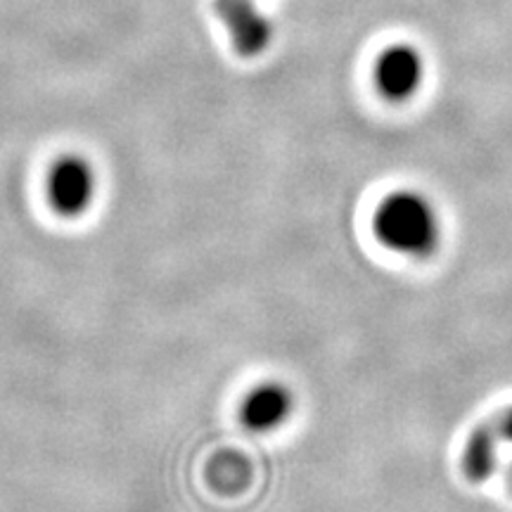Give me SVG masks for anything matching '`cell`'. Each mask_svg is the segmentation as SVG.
Instances as JSON below:
<instances>
[{
    "instance_id": "cell-1",
    "label": "cell",
    "mask_w": 512,
    "mask_h": 512,
    "mask_svg": "<svg viewBox=\"0 0 512 512\" xmlns=\"http://www.w3.org/2000/svg\"><path fill=\"white\" fill-rule=\"evenodd\" d=\"M373 233L389 252L427 259L444 240V219L430 195L401 188L384 195L373 211Z\"/></svg>"
},
{
    "instance_id": "cell-2",
    "label": "cell",
    "mask_w": 512,
    "mask_h": 512,
    "mask_svg": "<svg viewBox=\"0 0 512 512\" xmlns=\"http://www.w3.org/2000/svg\"><path fill=\"white\" fill-rule=\"evenodd\" d=\"M48 200L60 216L86 214L95 197V176L91 164L81 157L57 159L48 174Z\"/></svg>"
},
{
    "instance_id": "cell-3",
    "label": "cell",
    "mask_w": 512,
    "mask_h": 512,
    "mask_svg": "<svg viewBox=\"0 0 512 512\" xmlns=\"http://www.w3.org/2000/svg\"><path fill=\"white\" fill-rule=\"evenodd\" d=\"M297 408V396L287 382L266 380L254 384L240 403V420L252 432H275L287 425Z\"/></svg>"
},
{
    "instance_id": "cell-4",
    "label": "cell",
    "mask_w": 512,
    "mask_h": 512,
    "mask_svg": "<svg viewBox=\"0 0 512 512\" xmlns=\"http://www.w3.org/2000/svg\"><path fill=\"white\" fill-rule=\"evenodd\" d=\"M377 91L389 102H406L420 91L425 79L422 55L411 46H392L377 57L373 72Z\"/></svg>"
},
{
    "instance_id": "cell-5",
    "label": "cell",
    "mask_w": 512,
    "mask_h": 512,
    "mask_svg": "<svg viewBox=\"0 0 512 512\" xmlns=\"http://www.w3.org/2000/svg\"><path fill=\"white\" fill-rule=\"evenodd\" d=\"M214 5L240 55L256 57L271 46L273 24L256 8L254 0H214Z\"/></svg>"
},
{
    "instance_id": "cell-6",
    "label": "cell",
    "mask_w": 512,
    "mask_h": 512,
    "mask_svg": "<svg viewBox=\"0 0 512 512\" xmlns=\"http://www.w3.org/2000/svg\"><path fill=\"white\" fill-rule=\"evenodd\" d=\"M505 463V448L494 420L482 422L470 432L463 446V470L470 482L484 484L498 475Z\"/></svg>"
},
{
    "instance_id": "cell-7",
    "label": "cell",
    "mask_w": 512,
    "mask_h": 512,
    "mask_svg": "<svg viewBox=\"0 0 512 512\" xmlns=\"http://www.w3.org/2000/svg\"><path fill=\"white\" fill-rule=\"evenodd\" d=\"M494 425H496L498 434H501V441H503V448H505L503 467L508 470V484L512 489V403H510V406H505L503 411L496 415Z\"/></svg>"
}]
</instances>
